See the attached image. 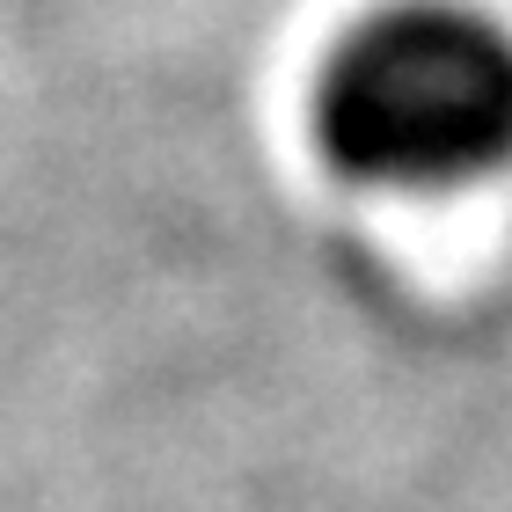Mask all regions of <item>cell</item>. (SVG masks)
<instances>
[{
  "label": "cell",
  "mask_w": 512,
  "mask_h": 512,
  "mask_svg": "<svg viewBox=\"0 0 512 512\" xmlns=\"http://www.w3.org/2000/svg\"><path fill=\"white\" fill-rule=\"evenodd\" d=\"M315 132L366 183L483 176L512 154V44L461 8H388L322 66Z\"/></svg>",
  "instance_id": "cell-1"
}]
</instances>
